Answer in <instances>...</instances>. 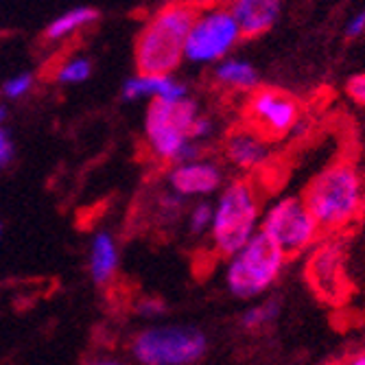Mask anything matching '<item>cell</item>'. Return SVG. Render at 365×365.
Instances as JSON below:
<instances>
[{"instance_id": "obj_24", "label": "cell", "mask_w": 365, "mask_h": 365, "mask_svg": "<svg viewBox=\"0 0 365 365\" xmlns=\"http://www.w3.org/2000/svg\"><path fill=\"white\" fill-rule=\"evenodd\" d=\"M348 94L359 106H365V75H356L348 81Z\"/></svg>"}, {"instance_id": "obj_28", "label": "cell", "mask_w": 365, "mask_h": 365, "mask_svg": "<svg viewBox=\"0 0 365 365\" xmlns=\"http://www.w3.org/2000/svg\"><path fill=\"white\" fill-rule=\"evenodd\" d=\"M346 365H365V352H359L346 361Z\"/></svg>"}, {"instance_id": "obj_1", "label": "cell", "mask_w": 365, "mask_h": 365, "mask_svg": "<svg viewBox=\"0 0 365 365\" xmlns=\"http://www.w3.org/2000/svg\"><path fill=\"white\" fill-rule=\"evenodd\" d=\"M304 204L322 232H335L356 219L363 208V180L350 162H335L307 186Z\"/></svg>"}, {"instance_id": "obj_18", "label": "cell", "mask_w": 365, "mask_h": 365, "mask_svg": "<svg viewBox=\"0 0 365 365\" xmlns=\"http://www.w3.org/2000/svg\"><path fill=\"white\" fill-rule=\"evenodd\" d=\"M282 313V300L280 297H264L262 302L250 307L241 315V328L245 333H260V330H267L278 322Z\"/></svg>"}, {"instance_id": "obj_11", "label": "cell", "mask_w": 365, "mask_h": 365, "mask_svg": "<svg viewBox=\"0 0 365 365\" xmlns=\"http://www.w3.org/2000/svg\"><path fill=\"white\" fill-rule=\"evenodd\" d=\"M169 182L173 192L180 197H204L219 190L223 175L217 164L195 160L178 164L169 175Z\"/></svg>"}, {"instance_id": "obj_9", "label": "cell", "mask_w": 365, "mask_h": 365, "mask_svg": "<svg viewBox=\"0 0 365 365\" xmlns=\"http://www.w3.org/2000/svg\"><path fill=\"white\" fill-rule=\"evenodd\" d=\"M247 127L264 140H278L289 136L302 120L300 101L278 88H254L245 108Z\"/></svg>"}, {"instance_id": "obj_21", "label": "cell", "mask_w": 365, "mask_h": 365, "mask_svg": "<svg viewBox=\"0 0 365 365\" xmlns=\"http://www.w3.org/2000/svg\"><path fill=\"white\" fill-rule=\"evenodd\" d=\"M33 88V77L29 73H22V75H16L14 79H9L5 83V96L7 98H20L24 96L29 90Z\"/></svg>"}, {"instance_id": "obj_23", "label": "cell", "mask_w": 365, "mask_h": 365, "mask_svg": "<svg viewBox=\"0 0 365 365\" xmlns=\"http://www.w3.org/2000/svg\"><path fill=\"white\" fill-rule=\"evenodd\" d=\"M365 33V9H361L359 14H354L348 24H346V38L354 40V38H361Z\"/></svg>"}, {"instance_id": "obj_13", "label": "cell", "mask_w": 365, "mask_h": 365, "mask_svg": "<svg viewBox=\"0 0 365 365\" xmlns=\"http://www.w3.org/2000/svg\"><path fill=\"white\" fill-rule=\"evenodd\" d=\"M225 155L241 171H256L262 169L264 162L269 160V145L254 129L243 127L227 136Z\"/></svg>"}, {"instance_id": "obj_22", "label": "cell", "mask_w": 365, "mask_h": 365, "mask_svg": "<svg viewBox=\"0 0 365 365\" xmlns=\"http://www.w3.org/2000/svg\"><path fill=\"white\" fill-rule=\"evenodd\" d=\"M212 120L210 118H206V116H197L195 118V123H192V127H190V140H204V138H208L210 134H212Z\"/></svg>"}, {"instance_id": "obj_8", "label": "cell", "mask_w": 365, "mask_h": 365, "mask_svg": "<svg viewBox=\"0 0 365 365\" xmlns=\"http://www.w3.org/2000/svg\"><path fill=\"white\" fill-rule=\"evenodd\" d=\"M241 40L239 24L223 7H210L197 14L184 44V59L195 63H212L230 55Z\"/></svg>"}, {"instance_id": "obj_19", "label": "cell", "mask_w": 365, "mask_h": 365, "mask_svg": "<svg viewBox=\"0 0 365 365\" xmlns=\"http://www.w3.org/2000/svg\"><path fill=\"white\" fill-rule=\"evenodd\" d=\"M90 71H92V66L86 57H73L59 66L57 81L59 83H81L90 77Z\"/></svg>"}, {"instance_id": "obj_30", "label": "cell", "mask_w": 365, "mask_h": 365, "mask_svg": "<svg viewBox=\"0 0 365 365\" xmlns=\"http://www.w3.org/2000/svg\"><path fill=\"white\" fill-rule=\"evenodd\" d=\"M3 118H5V108H0V123H3Z\"/></svg>"}, {"instance_id": "obj_26", "label": "cell", "mask_w": 365, "mask_h": 365, "mask_svg": "<svg viewBox=\"0 0 365 365\" xmlns=\"http://www.w3.org/2000/svg\"><path fill=\"white\" fill-rule=\"evenodd\" d=\"M162 311H164V304L160 300H153V297L143 300L140 304V315H160Z\"/></svg>"}, {"instance_id": "obj_12", "label": "cell", "mask_w": 365, "mask_h": 365, "mask_svg": "<svg viewBox=\"0 0 365 365\" xmlns=\"http://www.w3.org/2000/svg\"><path fill=\"white\" fill-rule=\"evenodd\" d=\"M227 11L239 24L241 38H258L276 24L280 0H232Z\"/></svg>"}, {"instance_id": "obj_16", "label": "cell", "mask_w": 365, "mask_h": 365, "mask_svg": "<svg viewBox=\"0 0 365 365\" xmlns=\"http://www.w3.org/2000/svg\"><path fill=\"white\" fill-rule=\"evenodd\" d=\"M215 79L225 86V88H235V90H254L258 86V73L256 68L245 61V59H221L215 68Z\"/></svg>"}, {"instance_id": "obj_5", "label": "cell", "mask_w": 365, "mask_h": 365, "mask_svg": "<svg viewBox=\"0 0 365 365\" xmlns=\"http://www.w3.org/2000/svg\"><path fill=\"white\" fill-rule=\"evenodd\" d=\"M262 232L287 258L300 256L319 243L322 230L302 197H282L260 215Z\"/></svg>"}, {"instance_id": "obj_2", "label": "cell", "mask_w": 365, "mask_h": 365, "mask_svg": "<svg viewBox=\"0 0 365 365\" xmlns=\"http://www.w3.org/2000/svg\"><path fill=\"white\" fill-rule=\"evenodd\" d=\"M195 18V9L175 0L147 20L136 38V66L140 75H171L178 68Z\"/></svg>"}, {"instance_id": "obj_15", "label": "cell", "mask_w": 365, "mask_h": 365, "mask_svg": "<svg viewBox=\"0 0 365 365\" xmlns=\"http://www.w3.org/2000/svg\"><path fill=\"white\" fill-rule=\"evenodd\" d=\"M118 269V250L110 232H98L90 247V274L96 284H108Z\"/></svg>"}, {"instance_id": "obj_17", "label": "cell", "mask_w": 365, "mask_h": 365, "mask_svg": "<svg viewBox=\"0 0 365 365\" xmlns=\"http://www.w3.org/2000/svg\"><path fill=\"white\" fill-rule=\"evenodd\" d=\"M98 18V14L90 7H75L68 9L66 14H61L59 18H55L48 26H46V40L51 42H59L75 36L77 31H81L83 26H88L90 22H94Z\"/></svg>"}, {"instance_id": "obj_3", "label": "cell", "mask_w": 365, "mask_h": 365, "mask_svg": "<svg viewBox=\"0 0 365 365\" xmlns=\"http://www.w3.org/2000/svg\"><path fill=\"white\" fill-rule=\"evenodd\" d=\"M260 225V199L250 180L230 182L212 206L210 235L219 256L237 254Z\"/></svg>"}, {"instance_id": "obj_31", "label": "cell", "mask_w": 365, "mask_h": 365, "mask_svg": "<svg viewBox=\"0 0 365 365\" xmlns=\"http://www.w3.org/2000/svg\"><path fill=\"white\" fill-rule=\"evenodd\" d=\"M0 239H3V223H0Z\"/></svg>"}, {"instance_id": "obj_10", "label": "cell", "mask_w": 365, "mask_h": 365, "mask_svg": "<svg viewBox=\"0 0 365 365\" xmlns=\"http://www.w3.org/2000/svg\"><path fill=\"white\" fill-rule=\"evenodd\" d=\"M341 269H344L341 241H324L313 247L309 260V280L322 297L335 300L339 295Z\"/></svg>"}, {"instance_id": "obj_20", "label": "cell", "mask_w": 365, "mask_h": 365, "mask_svg": "<svg viewBox=\"0 0 365 365\" xmlns=\"http://www.w3.org/2000/svg\"><path fill=\"white\" fill-rule=\"evenodd\" d=\"M212 223V206L202 202L197 204L190 212V232L192 235H204L206 230H210Z\"/></svg>"}, {"instance_id": "obj_25", "label": "cell", "mask_w": 365, "mask_h": 365, "mask_svg": "<svg viewBox=\"0 0 365 365\" xmlns=\"http://www.w3.org/2000/svg\"><path fill=\"white\" fill-rule=\"evenodd\" d=\"M11 155H14V145L9 140V134L5 129H0V169L11 160Z\"/></svg>"}, {"instance_id": "obj_7", "label": "cell", "mask_w": 365, "mask_h": 365, "mask_svg": "<svg viewBox=\"0 0 365 365\" xmlns=\"http://www.w3.org/2000/svg\"><path fill=\"white\" fill-rule=\"evenodd\" d=\"M197 116V106L188 96L180 101H158L155 98L145 118V134L153 155L178 162L180 151L190 140V127Z\"/></svg>"}, {"instance_id": "obj_27", "label": "cell", "mask_w": 365, "mask_h": 365, "mask_svg": "<svg viewBox=\"0 0 365 365\" xmlns=\"http://www.w3.org/2000/svg\"><path fill=\"white\" fill-rule=\"evenodd\" d=\"M180 3H184V5H188L190 9H210L217 0H180Z\"/></svg>"}, {"instance_id": "obj_6", "label": "cell", "mask_w": 365, "mask_h": 365, "mask_svg": "<svg viewBox=\"0 0 365 365\" xmlns=\"http://www.w3.org/2000/svg\"><path fill=\"white\" fill-rule=\"evenodd\" d=\"M131 352L143 365H192L208 352V339L192 326H160L140 333Z\"/></svg>"}, {"instance_id": "obj_29", "label": "cell", "mask_w": 365, "mask_h": 365, "mask_svg": "<svg viewBox=\"0 0 365 365\" xmlns=\"http://www.w3.org/2000/svg\"><path fill=\"white\" fill-rule=\"evenodd\" d=\"M90 365H123L118 361H98V363H90Z\"/></svg>"}, {"instance_id": "obj_14", "label": "cell", "mask_w": 365, "mask_h": 365, "mask_svg": "<svg viewBox=\"0 0 365 365\" xmlns=\"http://www.w3.org/2000/svg\"><path fill=\"white\" fill-rule=\"evenodd\" d=\"M123 96L127 101H136L151 96L153 101H180L186 98V86L175 81L171 75H138L123 86Z\"/></svg>"}, {"instance_id": "obj_4", "label": "cell", "mask_w": 365, "mask_h": 365, "mask_svg": "<svg viewBox=\"0 0 365 365\" xmlns=\"http://www.w3.org/2000/svg\"><path fill=\"white\" fill-rule=\"evenodd\" d=\"M287 260L289 258L262 232H256L237 254L230 256L225 287L239 300H256L274 289Z\"/></svg>"}]
</instances>
